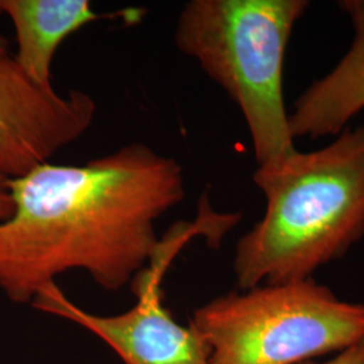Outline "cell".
Returning <instances> with one entry per match:
<instances>
[{"mask_svg": "<svg viewBox=\"0 0 364 364\" xmlns=\"http://www.w3.org/2000/svg\"><path fill=\"white\" fill-rule=\"evenodd\" d=\"M97 105L87 92L61 95L22 70L0 39V177L25 176L91 129Z\"/></svg>", "mask_w": 364, "mask_h": 364, "instance_id": "5", "label": "cell"}, {"mask_svg": "<svg viewBox=\"0 0 364 364\" xmlns=\"http://www.w3.org/2000/svg\"><path fill=\"white\" fill-rule=\"evenodd\" d=\"M306 0H191L182 7L174 43L239 107L258 168L297 149L284 99V64Z\"/></svg>", "mask_w": 364, "mask_h": 364, "instance_id": "3", "label": "cell"}, {"mask_svg": "<svg viewBox=\"0 0 364 364\" xmlns=\"http://www.w3.org/2000/svg\"><path fill=\"white\" fill-rule=\"evenodd\" d=\"M13 197L7 180L0 177V221L7 220L13 213Z\"/></svg>", "mask_w": 364, "mask_h": 364, "instance_id": "10", "label": "cell"}, {"mask_svg": "<svg viewBox=\"0 0 364 364\" xmlns=\"http://www.w3.org/2000/svg\"><path fill=\"white\" fill-rule=\"evenodd\" d=\"M252 181L266 209L237 242V287L312 278L364 236V124L347 127L323 149L296 150L279 164L258 168Z\"/></svg>", "mask_w": 364, "mask_h": 364, "instance_id": "2", "label": "cell"}, {"mask_svg": "<svg viewBox=\"0 0 364 364\" xmlns=\"http://www.w3.org/2000/svg\"><path fill=\"white\" fill-rule=\"evenodd\" d=\"M7 185L0 290L16 304L69 270L111 291L131 284L156 252V221L185 197L180 162L141 142L82 165L46 162Z\"/></svg>", "mask_w": 364, "mask_h": 364, "instance_id": "1", "label": "cell"}, {"mask_svg": "<svg viewBox=\"0 0 364 364\" xmlns=\"http://www.w3.org/2000/svg\"><path fill=\"white\" fill-rule=\"evenodd\" d=\"M0 13L13 23L15 61L41 87H53V58L63 42L105 18L88 0H0Z\"/></svg>", "mask_w": 364, "mask_h": 364, "instance_id": "8", "label": "cell"}, {"mask_svg": "<svg viewBox=\"0 0 364 364\" xmlns=\"http://www.w3.org/2000/svg\"><path fill=\"white\" fill-rule=\"evenodd\" d=\"M321 364H364V336L346 350L338 352L333 359Z\"/></svg>", "mask_w": 364, "mask_h": 364, "instance_id": "9", "label": "cell"}, {"mask_svg": "<svg viewBox=\"0 0 364 364\" xmlns=\"http://www.w3.org/2000/svg\"><path fill=\"white\" fill-rule=\"evenodd\" d=\"M168 264L166 258L150 260V267L131 282L138 302L122 314L85 312L55 284L45 287L31 304L42 312L87 328L105 340L124 364H209L208 348L195 329L180 326L162 304L161 278Z\"/></svg>", "mask_w": 364, "mask_h": 364, "instance_id": "6", "label": "cell"}, {"mask_svg": "<svg viewBox=\"0 0 364 364\" xmlns=\"http://www.w3.org/2000/svg\"><path fill=\"white\" fill-rule=\"evenodd\" d=\"M352 30L350 50L328 75L302 92L289 112L293 138L338 136L364 109V0H343Z\"/></svg>", "mask_w": 364, "mask_h": 364, "instance_id": "7", "label": "cell"}, {"mask_svg": "<svg viewBox=\"0 0 364 364\" xmlns=\"http://www.w3.org/2000/svg\"><path fill=\"white\" fill-rule=\"evenodd\" d=\"M0 38H1V37H0Z\"/></svg>", "mask_w": 364, "mask_h": 364, "instance_id": "11", "label": "cell"}, {"mask_svg": "<svg viewBox=\"0 0 364 364\" xmlns=\"http://www.w3.org/2000/svg\"><path fill=\"white\" fill-rule=\"evenodd\" d=\"M191 326L209 364H299L364 336V304L312 278L231 291L196 311Z\"/></svg>", "mask_w": 364, "mask_h": 364, "instance_id": "4", "label": "cell"}]
</instances>
